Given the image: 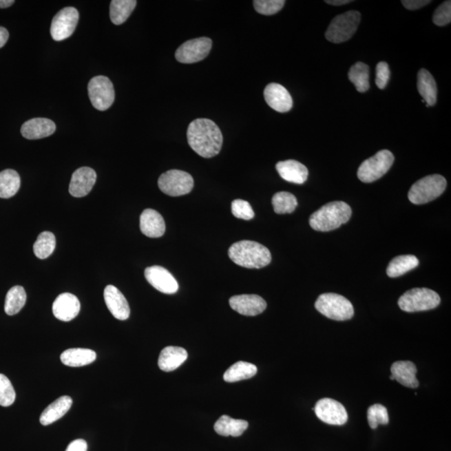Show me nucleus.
Returning <instances> with one entry per match:
<instances>
[{
  "label": "nucleus",
  "mask_w": 451,
  "mask_h": 451,
  "mask_svg": "<svg viewBox=\"0 0 451 451\" xmlns=\"http://www.w3.org/2000/svg\"><path fill=\"white\" fill-rule=\"evenodd\" d=\"M264 99L269 107L277 112H289L293 108V98L284 86L271 83L264 90Z\"/></svg>",
  "instance_id": "nucleus-17"
},
{
  "label": "nucleus",
  "mask_w": 451,
  "mask_h": 451,
  "mask_svg": "<svg viewBox=\"0 0 451 451\" xmlns=\"http://www.w3.org/2000/svg\"><path fill=\"white\" fill-rule=\"evenodd\" d=\"M136 0H112L109 6V17L116 25H123L135 10Z\"/></svg>",
  "instance_id": "nucleus-29"
},
{
  "label": "nucleus",
  "mask_w": 451,
  "mask_h": 451,
  "mask_svg": "<svg viewBox=\"0 0 451 451\" xmlns=\"http://www.w3.org/2000/svg\"><path fill=\"white\" fill-rule=\"evenodd\" d=\"M56 239L50 231H43L39 235L36 242L34 244L35 256L40 260H45L53 253L56 249Z\"/></svg>",
  "instance_id": "nucleus-35"
},
{
  "label": "nucleus",
  "mask_w": 451,
  "mask_h": 451,
  "mask_svg": "<svg viewBox=\"0 0 451 451\" xmlns=\"http://www.w3.org/2000/svg\"><path fill=\"white\" fill-rule=\"evenodd\" d=\"M229 304L233 311L245 316H257L266 308V301L256 294L231 297Z\"/></svg>",
  "instance_id": "nucleus-15"
},
{
  "label": "nucleus",
  "mask_w": 451,
  "mask_h": 451,
  "mask_svg": "<svg viewBox=\"0 0 451 451\" xmlns=\"http://www.w3.org/2000/svg\"><path fill=\"white\" fill-rule=\"evenodd\" d=\"M402 5L409 10H417L428 6L431 1L428 0H402Z\"/></svg>",
  "instance_id": "nucleus-43"
},
{
  "label": "nucleus",
  "mask_w": 451,
  "mask_h": 451,
  "mask_svg": "<svg viewBox=\"0 0 451 451\" xmlns=\"http://www.w3.org/2000/svg\"><path fill=\"white\" fill-rule=\"evenodd\" d=\"M417 87L419 95L426 103V107H433L437 101V85L432 74L421 69L418 73Z\"/></svg>",
  "instance_id": "nucleus-26"
},
{
  "label": "nucleus",
  "mask_w": 451,
  "mask_h": 451,
  "mask_svg": "<svg viewBox=\"0 0 451 451\" xmlns=\"http://www.w3.org/2000/svg\"><path fill=\"white\" fill-rule=\"evenodd\" d=\"M446 186L444 176L437 174L427 176L411 187L408 198L415 205H422L440 197Z\"/></svg>",
  "instance_id": "nucleus-5"
},
{
  "label": "nucleus",
  "mask_w": 451,
  "mask_h": 451,
  "mask_svg": "<svg viewBox=\"0 0 451 451\" xmlns=\"http://www.w3.org/2000/svg\"><path fill=\"white\" fill-rule=\"evenodd\" d=\"M187 356L185 348L175 346L166 347L160 352L158 366L165 372L174 371L185 362Z\"/></svg>",
  "instance_id": "nucleus-24"
},
{
  "label": "nucleus",
  "mask_w": 451,
  "mask_h": 451,
  "mask_svg": "<svg viewBox=\"0 0 451 451\" xmlns=\"http://www.w3.org/2000/svg\"><path fill=\"white\" fill-rule=\"evenodd\" d=\"M313 410L321 421L332 426H343L348 421V413L342 403L332 399H322Z\"/></svg>",
  "instance_id": "nucleus-13"
},
{
  "label": "nucleus",
  "mask_w": 451,
  "mask_h": 451,
  "mask_svg": "<svg viewBox=\"0 0 451 451\" xmlns=\"http://www.w3.org/2000/svg\"><path fill=\"white\" fill-rule=\"evenodd\" d=\"M231 213L235 218L251 220L254 218V211L249 202L244 200L237 199L231 202Z\"/></svg>",
  "instance_id": "nucleus-40"
},
{
  "label": "nucleus",
  "mask_w": 451,
  "mask_h": 451,
  "mask_svg": "<svg viewBox=\"0 0 451 451\" xmlns=\"http://www.w3.org/2000/svg\"><path fill=\"white\" fill-rule=\"evenodd\" d=\"M390 70L386 62H379L376 66V85L378 88L383 90L386 87L390 81Z\"/></svg>",
  "instance_id": "nucleus-42"
},
{
  "label": "nucleus",
  "mask_w": 451,
  "mask_h": 451,
  "mask_svg": "<svg viewBox=\"0 0 451 451\" xmlns=\"http://www.w3.org/2000/svg\"><path fill=\"white\" fill-rule=\"evenodd\" d=\"M10 34L3 27L0 26V48L5 46L8 40H9Z\"/></svg>",
  "instance_id": "nucleus-45"
},
{
  "label": "nucleus",
  "mask_w": 451,
  "mask_h": 451,
  "mask_svg": "<svg viewBox=\"0 0 451 451\" xmlns=\"http://www.w3.org/2000/svg\"><path fill=\"white\" fill-rule=\"evenodd\" d=\"M14 0H0V9H6L13 6Z\"/></svg>",
  "instance_id": "nucleus-47"
},
{
  "label": "nucleus",
  "mask_w": 451,
  "mask_h": 451,
  "mask_svg": "<svg viewBox=\"0 0 451 451\" xmlns=\"http://www.w3.org/2000/svg\"><path fill=\"white\" fill-rule=\"evenodd\" d=\"M53 313L57 319L72 321L79 315L81 304L76 296L70 293L61 294L53 304Z\"/></svg>",
  "instance_id": "nucleus-19"
},
{
  "label": "nucleus",
  "mask_w": 451,
  "mask_h": 451,
  "mask_svg": "<svg viewBox=\"0 0 451 451\" xmlns=\"http://www.w3.org/2000/svg\"><path fill=\"white\" fill-rule=\"evenodd\" d=\"M419 265L418 258L413 255H402L392 260L387 268V275L390 277H398Z\"/></svg>",
  "instance_id": "nucleus-32"
},
{
  "label": "nucleus",
  "mask_w": 451,
  "mask_h": 451,
  "mask_svg": "<svg viewBox=\"0 0 451 451\" xmlns=\"http://www.w3.org/2000/svg\"><path fill=\"white\" fill-rule=\"evenodd\" d=\"M395 156L388 150L379 151L360 165L358 178L364 183H371L381 178L390 169Z\"/></svg>",
  "instance_id": "nucleus-8"
},
{
  "label": "nucleus",
  "mask_w": 451,
  "mask_h": 451,
  "mask_svg": "<svg viewBox=\"0 0 451 451\" xmlns=\"http://www.w3.org/2000/svg\"><path fill=\"white\" fill-rule=\"evenodd\" d=\"M88 93L90 102L98 111H107L115 101V90L107 76L92 78L88 84Z\"/></svg>",
  "instance_id": "nucleus-10"
},
{
  "label": "nucleus",
  "mask_w": 451,
  "mask_h": 451,
  "mask_svg": "<svg viewBox=\"0 0 451 451\" xmlns=\"http://www.w3.org/2000/svg\"><path fill=\"white\" fill-rule=\"evenodd\" d=\"M285 5L284 0H255V10L261 14L273 15L278 13Z\"/></svg>",
  "instance_id": "nucleus-39"
},
{
  "label": "nucleus",
  "mask_w": 451,
  "mask_h": 451,
  "mask_svg": "<svg viewBox=\"0 0 451 451\" xmlns=\"http://www.w3.org/2000/svg\"><path fill=\"white\" fill-rule=\"evenodd\" d=\"M390 379H392V380H395L393 376L390 375Z\"/></svg>",
  "instance_id": "nucleus-48"
},
{
  "label": "nucleus",
  "mask_w": 451,
  "mask_h": 451,
  "mask_svg": "<svg viewBox=\"0 0 451 451\" xmlns=\"http://www.w3.org/2000/svg\"><path fill=\"white\" fill-rule=\"evenodd\" d=\"M56 130V125L53 120L47 118H34L23 123L21 134L28 140L45 138Z\"/></svg>",
  "instance_id": "nucleus-21"
},
{
  "label": "nucleus",
  "mask_w": 451,
  "mask_h": 451,
  "mask_svg": "<svg viewBox=\"0 0 451 451\" xmlns=\"http://www.w3.org/2000/svg\"><path fill=\"white\" fill-rule=\"evenodd\" d=\"M17 394L10 380L6 375L0 374V406L9 407L13 405Z\"/></svg>",
  "instance_id": "nucleus-38"
},
{
  "label": "nucleus",
  "mask_w": 451,
  "mask_h": 451,
  "mask_svg": "<svg viewBox=\"0 0 451 451\" xmlns=\"http://www.w3.org/2000/svg\"><path fill=\"white\" fill-rule=\"evenodd\" d=\"M188 144L197 154L211 158L220 152L223 137L220 129L210 119H197L187 129Z\"/></svg>",
  "instance_id": "nucleus-1"
},
{
  "label": "nucleus",
  "mask_w": 451,
  "mask_h": 451,
  "mask_svg": "<svg viewBox=\"0 0 451 451\" xmlns=\"http://www.w3.org/2000/svg\"><path fill=\"white\" fill-rule=\"evenodd\" d=\"M258 368L253 364L239 361L233 366H231L223 375L226 382L234 383L241 381L243 379H249L256 375Z\"/></svg>",
  "instance_id": "nucleus-30"
},
{
  "label": "nucleus",
  "mask_w": 451,
  "mask_h": 451,
  "mask_svg": "<svg viewBox=\"0 0 451 451\" xmlns=\"http://www.w3.org/2000/svg\"><path fill=\"white\" fill-rule=\"evenodd\" d=\"M96 174L92 168L81 167L74 172L69 191L74 198H83L92 190L96 182Z\"/></svg>",
  "instance_id": "nucleus-16"
},
{
  "label": "nucleus",
  "mask_w": 451,
  "mask_h": 451,
  "mask_svg": "<svg viewBox=\"0 0 451 451\" xmlns=\"http://www.w3.org/2000/svg\"><path fill=\"white\" fill-rule=\"evenodd\" d=\"M96 359V353L88 348H70L61 355V362L69 367L88 366Z\"/></svg>",
  "instance_id": "nucleus-27"
},
{
  "label": "nucleus",
  "mask_w": 451,
  "mask_h": 451,
  "mask_svg": "<svg viewBox=\"0 0 451 451\" xmlns=\"http://www.w3.org/2000/svg\"><path fill=\"white\" fill-rule=\"evenodd\" d=\"M21 176L14 170L0 172V198H10L17 193L21 187Z\"/></svg>",
  "instance_id": "nucleus-31"
},
{
  "label": "nucleus",
  "mask_w": 451,
  "mask_h": 451,
  "mask_svg": "<svg viewBox=\"0 0 451 451\" xmlns=\"http://www.w3.org/2000/svg\"><path fill=\"white\" fill-rule=\"evenodd\" d=\"M72 399L65 395L59 398L43 411L40 421L42 426H49L59 421L67 413L72 406Z\"/></svg>",
  "instance_id": "nucleus-25"
},
{
  "label": "nucleus",
  "mask_w": 451,
  "mask_h": 451,
  "mask_svg": "<svg viewBox=\"0 0 451 451\" xmlns=\"http://www.w3.org/2000/svg\"><path fill=\"white\" fill-rule=\"evenodd\" d=\"M104 299L109 311L116 319L127 320L130 317V306L123 294L115 286H107L104 291Z\"/></svg>",
  "instance_id": "nucleus-18"
},
{
  "label": "nucleus",
  "mask_w": 451,
  "mask_h": 451,
  "mask_svg": "<svg viewBox=\"0 0 451 451\" xmlns=\"http://www.w3.org/2000/svg\"><path fill=\"white\" fill-rule=\"evenodd\" d=\"M140 227L141 233L148 238L162 237L166 231V223L162 216L153 209H146L140 215Z\"/></svg>",
  "instance_id": "nucleus-20"
},
{
  "label": "nucleus",
  "mask_w": 451,
  "mask_h": 451,
  "mask_svg": "<svg viewBox=\"0 0 451 451\" xmlns=\"http://www.w3.org/2000/svg\"><path fill=\"white\" fill-rule=\"evenodd\" d=\"M145 277L149 284L159 292L174 294L178 291L179 285L169 271L160 266H149L145 270Z\"/></svg>",
  "instance_id": "nucleus-14"
},
{
  "label": "nucleus",
  "mask_w": 451,
  "mask_h": 451,
  "mask_svg": "<svg viewBox=\"0 0 451 451\" xmlns=\"http://www.w3.org/2000/svg\"><path fill=\"white\" fill-rule=\"evenodd\" d=\"M276 169L281 178L289 182L301 185L308 179V168L295 160L277 162Z\"/></svg>",
  "instance_id": "nucleus-22"
},
{
  "label": "nucleus",
  "mask_w": 451,
  "mask_h": 451,
  "mask_svg": "<svg viewBox=\"0 0 451 451\" xmlns=\"http://www.w3.org/2000/svg\"><path fill=\"white\" fill-rule=\"evenodd\" d=\"M26 293L21 286H14L8 292L5 304V311L8 315H17L26 303Z\"/></svg>",
  "instance_id": "nucleus-34"
},
{
  "label": "nucleus",
  "mask_w": 451,
  "mask_h": 451,
  "mask_svg": "<svg viewBox=\"0 0 451 451\" xmlns=\"http://www.w3.org/2000/svg\"><path fill=\"white\" fill-rule=\"evenodd\" d=\"M211 46L213 41L207 37L188 41L183 43L176 51V61L182 64H194L201 61L209 56Z\"/></svg>",
  "instance_id": "nucleus-11"
},
{
  "label": "nucleus",
  "mask_w": 451,
  "mask_h": 451,
  "mask_svg": "<svg viewBox=\"0 0 451 451\" xmlns=\"http://www.w3.org/2000/svg\"><path fill=\"white\" fill-rule=\"evenodd\" d=\"M230 260L246 269H262L272 261V255L260 243L243 240L234 243L229 250Z\"/></svg>",
  "instance_id": "nucleus-2"
},
{
  "label": "nucleus",
  "mask_w": 451,
  "mask_h": 451,
  "mask_svg": "<svg viewBox=\"0 0 451 451\" xmlns=\"http://www.w3.org/2000/svg\"><path fill=\"white\" fill-rule=\"evenodd\" d=\"M348 77L359 92L364 93L370 89V68L364 63L357 62L353 65L348 72Z\"/></svg>",
  "instance_id": "nucleus-33"
},
{
  "label": "nucleus",
  "mask_w": 451,
  "mask_h": 451,
  "mask_svg": "<svg viewBox=\"0 0 451 451\" xmlns=\"http://www.w3.org/2000/svg\"><path fill=\"white\" fill-rule=\"evenodd\" d=\"M441 304V297L433 290L422 288L413 289L403 293L398 301L401 311L408 313L430 311Z\"/></svg>",
  "instance_id": "nucleus-6"
},
{
  "label": "nucleus",
  "mask_w": 451,
  "mask_h": 451,
  "mask_svg": "<svg viewBox=\"0 0 451 451\" xmlns=\"http://www.w3.org/2000/svg\"><path fill=\"white\" fill-rule=\"evenodd\" d=\"M248 427V421L233 419L229 415H222L215 423L214 430L216 432L222 437H241Z\"/></svg>",
  "instance_id": "nucleus-28"
},
{
  "label": "nucleus",
  "mask_w": 451,
  "mask_h": 451,
  "mask_svg": "<svg viewBox=\"0 0 451 451\" xmlns=\"http://www.w3.org/2000/svg\"><path fill=\"white\" fill-rule=\"evenodd\" d=\"M361 21L359 12L350 10L333 19L328 27L325 37L328 41L340 44L350 40L358 29Z\"/></svg>",
  "instance_id": "nucleus-7"
},
{
  "label": "nucleus",
  "mask_w": 451,
  "mask_h": 451,
  "mask_svg": "<svg viewBox=\"0 0 451 451\" xmlns=\"http://www.w3.org/2000/svg\"><path fill=\"white\" fill-rule=\"evenodd\" d=\"M158 187L165 194L171 197H180L190 193L193 189L194 180L186 171L170 170L160 175Z\"/></svg>",
  "instance_id": "nucleus-9"
},
{
  "label": "nucleus",
  "mask_w": 451,
  "mask_h": 451,
  "mask_svg": "<svg viewBox=\"0 0 451 451\" xmlns=\"http://www.w3.org/2000/svg\"><path fill=\"white\" fill-rule=\"evenodd\" d=\"M367 418L368 425L373 430L377 429L379 425L386 426L390 422L389 414H388L386 407L379 405V403L368 408Z\"/></svg>",
  "instance_id": "nucleus-37"
},
{
  "label": "nucleus",
  "mask_w": 451,
  "mask_h": 451,
  "mask_svg": "<svg viewBox=\"0 0 451 451\" xmlns=\"http://www.w3.org/2000/svg\"><path fill=\"white\" fill-rule=\"evenodd\" d=\"M272 203L277 214L292 213L297 206L295 196L288 191L277 192L273 197Z\"/></svg>",
  "instance_id": "nucleus-36"
},
{
  "label": "nucleus",
  "mask_w": 451,
  "mask_h": 451,
  "mask_svg": "<svg viewBox=\"0 0 451 451\" xmlns=\"http://www.w3.org/2000/svg\"><path fill=\"white\" fill-rule=\"evenodd\" d=\"M79 21V12L73 7H66L54 17L50 34L53 40L62 41L72 36Z\"/></svg>",
  "instance_id": "nucleus-12"
},
{
  "label": "nucleus",
  "mask_w": 451,
  "mask_h": 451,
  "mask_svg": "<svg viewBox=\"0 0 451 451\" xmlns=\"http://www.w3.org/2000/svg\"><path fill=\"white\" fill-rule=\"evenodd\" d=\"M351 2V0H326V1H325V3H328V5L335 6H344Z\"/></svg>",
  "instance_id": "nucleus-46"
},
{
  "label": "nucleus",
  "mask_w": 451,
  "mask_h": 451,
  "mask_svg": "<svg viewBox=\"0 0 451 451\" xmlns=\"http://www.w3.org/2000/svg\"><path fill=\"white\" fill-rule=\"evenodd\" d=\"M351 215V207L347 203L329 202L311 215L309 224L316 231H331L350 221Z\"/></svg>",
  "instance_id": "nucleus-3"
},
{
  "label": "nucleus",
  "mask_w": 451,
  "mask_h": 451,
  "mask_svg": "<svg viewBox=\"0 0 451 451\" xmlns=\"http://www.w3.org/2000/svg\"><path fill=\"white\" fill-rule=\"evenodd\" d=\"M451 21V1H445L437 10L433 15V22L437 26H445Z\"/></svg>",
  "instance_id": "nucleus-41"
},
{
  "label": "nucleus",
  "mask_w": 451,
  "mask_h": 451,
  "mask_svg": "<svg viewBox=\"0 0 451 451\" xmlns=\"http://www.w3.org/2000/svg\"><path fill=\"white\" fill-rule=\"evenodd\" d=\"M391 375L402 386L411 389L419 386L417 368L410 361H397L392 364Z\"/></svg>",
  "instance_id": "nucleus-23"
},
{
  "label": "nucleus",
  "mask_w": 451,
  "mask_h": 451,
  "mask_svg": "<svg viewBox=\"0 0 451 451\" xmlns=\"http://www.w3.org/2000/svg\"><path fill=\"white\" fill-rule=\"evenodd\" d=\"M87 443L79 439L70 443L65 451H87Z\"/></svg>",
  "instance_id": "nucleus-44"
},
{
  "label": "nucleus",
  "mask_w": 451,
  "mask_h": 451,
  "mask_svg": "<svg viewBox=\"0 0 451 451\" xmlns=\"http://www.w3.org/2000/svg\"><path fill=\"white\" fill-rule=\"evenodd\" d=\"M315 308L321 315L336 321L351 319L355 315L351 302L337 293L321 294L317 297Z\"/></svg>",
  "instance_id": "nucleus-4"
}]
</instances>
